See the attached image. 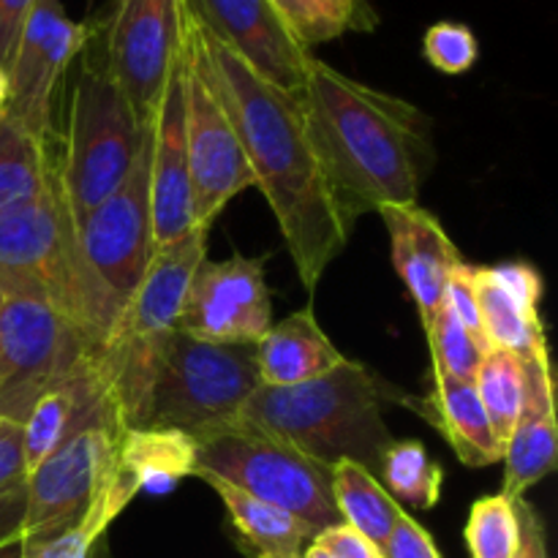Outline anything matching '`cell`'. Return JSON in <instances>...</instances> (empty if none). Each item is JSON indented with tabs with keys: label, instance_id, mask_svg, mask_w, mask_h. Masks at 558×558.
<instances>
[{
	"label": "cell",
	"instance_id": "obj_1",
	"mask_svg": "<svg viewBox=\"0 0 558 558\" xmlns=\"http://www.w3.org/2000/svg\"><path fill=\"white\" fill-rule=\"evenodd\" d=\"M183 52L232 123L294 270L314 292L332 259L347 248L352 223L343 218L311 145L300 96L262 80L202 22L191 0H183Z\"/></svg>",
	"mask_w": 558,
	"mask_h": 558
},
{
	"label": "cell",
	"instance_id": "obj_2",
	"mask_svg": "<svg viewBox=\"0 0 558 558\" xmlns=\"http://www.w3.org/2000/svg\"><path fill=\"white\" fill-rule=\"evenodd\" d=\"M311 145L343 218L414 205L434 163L430 123L414 104L311 58L300 90Z\"/></svg>",
	"mask_w": 558,
	"mask_h": 558
},
{
	"label": "cell",
	"instance_id": "obj_3",
	"mask_svg": "<svg viewBox=\"0 0 558 558\" xmlns=\"http://www.w3.org/2000/svg\"><path fill=\"white\" fill-rule=\"evenodd\" d=\"M0 289L5 298L47 303L93 349H101L118 322V311L82 256L58 158L38 194L0 210Z\"/></svg>",
	"mask_w": 558,
	"mask_h": 558
},
{
	"label": "cell",
	"instance_id": "obj_4",
	"mask_svg": "<svg viewBox=\"0 0 558 558\" xmlns=\"http://www.w3.org/2000/svg\"><path fill=\"white\" fill-rule=\"evenodd\" d=\"M390 398L401 396L368 365L347 360L305 385H262L238 423L276 436L330 469L338 461H354L379 474L381 452L392 441L385 423Z\"/></svg>",
	"mask_w": 558,
	"mask_h": 558
},
{
	"label": "cell",
	"instance_id": "obj_5",
	"mask_svg": "<svg viewBox=\"0 0 558 558\" xmlns=\"http://www.w3.org/2000/svg\"><path fill=\"white\" fill-rule=\"evenodd\" d=\"M207 234L210 232L196 229L178 243L156 248L112 332L101 349L93 352V368L123 428L147 425L158 360L178 327L191 278L207 256Z\"/></svg>",
	"mask_w": 558,
	"mask_h": 558
},
{
	"label": "cell",
	"instance_id": "obj_6",
	"mask_svg": "<svg viewBox=\"0 0 558 558\" xmlns=\"http://www.w3.org/2000/svg\"><path fill=\"white\" fill-rule=\"evenodd\" d=\"M142 131L145 125L136 120L104 58L87 54L71 90L58 158V178L76 223L123 183L140 150Z\"/></svg>",
	"mask_w": 558,
	"mask_h": 558
},
{
	"label": "cell",
	"instance_id": "obj_7",
	"mask_svg": "<svg viewBox=\"0 0 558 558\" xmlns=\"http://www.w3.org/2000/svg\"><path fill=\"white\" fill-rule=\"evenodd\" d=\"M259 387L256 347L196 341L174 330L158 360L147 425L178 428L202 441L238 423Z\"/></svg>",
	"mask_w": 558,
	"mask_h": 558
},
{
	"label": "cell",
	"instance_id": "obj_8",
	"mask_svg": "<svg viewBox=\"0 0 558 558\" xmlns=\"http://www.w3.org/2000/svg\"><path fill=\"white\" fill-rule=\"evenodd\" d=\"M196 472L216 474L254 499L300 518L314 534L341 523L330 466L248 425L232 423L196 441Z\"/></svg>",
	"mask_w": 558,
	"mask_h": 558
},
{
	"label": "cell",
	"instance_id": "obj_9",
	"mask_svg": "<svg viewBox=\"0 0 558 558\" xmlns=\"http://www.w3.org/2000/svg\"><path fill=\"white\" fill-rule=\"evenodd\" d=\"M82 256L112 308H125L145 276L156 243L150 213V120L123 183L76 223Z\"/></svg>",
	"mask_w": 558,
	"mask_h": 558
},
{
	"label": "cell",
	"instance_id": "obj_10",
	"mask_svg": "<svg viewBox=\"0 0 558 558\" xmlns=\"http://www.w3.org/2000/svg\"><path fill=\"white\" fill-rule=\"evenodd\" d=\"M96 349L71 322L33 298L0 305V420L22 425L38 398Z\"/></svg>",
	"mask_w": 558,
	"mask_h": 558
},
{
	"label": "cell",
	"instance_id": "obj_11",
	"mask_svg": "<svg viewBox=\"0 0 558 558\" xmlns=\"http://www.w3.org/2000/svg\"><path fill=\"white\" fill-rule=\"evenodd\" d=\"M183 41V0H114L104 65L142 125L156 112Z\"/></svg>",
	"mask_w": 558,
	"mask_h": 558
},
{
	"label": "cell",
	"instance_id": "obj_12",
	"mask_svg": "<svg viewBox=\"0 0 558 558\" xmlns=\"http://www.w3.org/2000/svg\"><path fill=\"white\" fill-rule=\"evenodd\" d=\"M90 41V27L65 14L60 0H36L16 38L9 74V120L52 145L54 93L65 71Z\"/></svg>",
	"mask_w": 558,
	"mask_h": 558
},
{
	"label": "cell",
	"instance_id": "obj_13",
	"mask_svg": "<svg viewBox=\"0 0 558 558\" xmlns=\"http://www.w3.org/2000/svg\"><path fill=\"white\" fill-rule=\"evenodd\" d=\"M272 325V300L262 256L202 259L183 298L174 330L196 341L256 347Z\"/></svg>",
	"mask_w": 558,
	"mask_h": 558
},
{
	"label": "cell",
	"instance_id": "obj_14",
	"mask_svg": "<svg viewBox=\"0 0 558 558\" xmlns=\"http://www.w3.org/2000/svg\"><path fill=\"white\" fill-rule=\"evenodd\" d=\"M180 65H183V140L191 194H194V221L196 227L210 232L223 207L254 185V174L221 104L191 69L183 41H180Z\"/></svg>",
	"mask_w": 558,
	"mask_h": 558
},
{
	"label": "cell",
	"instance_id": "obj_15",
	"mask_svg": "<svg viewBox=\"0 0 558 558\" xmlns=\"http://www.w3.org/2000/svg\"><path fill=\"white\" fill-rule=\"evenodd\" d=\"M118 436L104 428L80 430L27 472L20 537H52L85 521Z\"/></svg>",
	"mask_w": 558,
	"mask_h": 558
},
{
	"label": "cell",
	"instance_id": "obj_16",
	"mask_svg": "<svg viewBox=\"0 0 558 558\" xmlns=\"http://www.w3.org/2000/svg\"><path fill=\"white\" fill-rule=\"evenodd\" d=\"M207 27L278 90L300 96L308 60L270 0H191Z\"/></svg>",
	"mask_w": 558,
	"mask_h": 558
},
{
	"label": "cell",
	"instance_id": "obj_17",
	"mask_svg": "<svg viewBox=\"0 0 558 558\" xmlns=\"http://www.w3.org/2000/svg\"><path fill=\"white\" fill-rule=\"evenodd\" d=\"M150 213L156 248L196 232L194 194L183 140V65H174L150 114ZM207 232V229H205Z\"/></svg>",
	"mask_w": 558,
	"mask_h": 558
},
{
	"label": "cell",
	"instance_id": "obj_18",
	"mask_svg": "<svg viewBox=\"0 0 558 558\" xmlns=\"http://www.w3.org/2000/svg\"><path fill=\"white\" fill-rule=\"evenodd\" d=\"M523 409L505 447V488L501 494L521 499L558 466L556 376L548 341L523 354Z\"/></svg>",
	"mask_w": 558,
	"mask_h": 558
},
{
	"label": "cell",
	"instance_id": "obj_19",
	"mask_svg": "<svg viewBox=\"0 0 558 558\" xmlns=\"http://www.w3.org/2000/svg\"><path fill=\"white\" fill-rule=\"evenodd\" d=\"M376 213L390 232L392 265H396L401 281L407 283L425 325L445 300L450 272L466 259L458 254L456 243L445 232L439 218L423 210L417 202L414 205H385Z\"/></svg>",
	"mask_w": 558,
	"mask_h": 558
},
{
	"label": "cell",
	"instance_id": "obj_20",
	"mask_svg": "<svg viewBox=\"0 0 558 558\" xmlns=\"http://www.w3.org/2000/svg\"><path fill=\"white\" fill-rule=\"evenodd\" d=\"M472 287L488 347L523 357L545 341L539 316L543 276L532 265L507 262L496 267H472Z\"/></svg>",
	"mask_w": 558,
	"mask_h": 558
},
{
	"label": "cell",
	"instance_id": "obj_21",
	"mask_svg": "<svg viewBox=\"0 0 558 558\" xmlns=\"http://www.w3.org/2000/svg\"><path fill=\"white\" fill-rule=\"evenodd\" d=\"M398 401L434 425L463 466L485 469L505 458V445L490 428L474 381L434 374V390L428 396H401Z\"/></svg>",
	"mask_w": 558,
	"mask_h": 558
},
{
	"label": "cell",
	"instance_id": "obj_22",
	"mask_svg": "<svg viewBox=\"0 0 558 558\" xmlns=\"http://www.w3.org/2000/svg\"><path fill=\"white\" fill-rule=\"evenodd\" d=\"M343 363L347 357L325 336L311 305L270 325L256 343V371L265 387L305 385L332 374Z\"/></svg>",
	"mask_w": 558,
	"mask_h": 558
},
{
	"label": "cell",
	"instance_id": "obj_23",
	"mask_svg": "<svg viewBox=\"0 0 558 558\" xmlns=\"http://www.w3.org/2000/svg\"><path fill=\"white\" fill-rule=\"evenodd\" d=\"M202 483L210 485L218 499L227 507V515L238 532L240 545L248 550V556H289L300 558L308 548L311 539L316 537L300 518L267 505V501L254 499L240 488L218 480L216 474L194 472Z\"/></svg>",
	"mask_w": 558,
	"mask_h": 558
},
{
	"label": "cell",
	"instance_id": "obj_24",
	"mask_svg": "<svg viewBox=\"0 0 558 558\" xmlns=\"http://www.w3.org/2000/svg\"><path fill=\"white\" fill-rule=\"evenodd\" d=\"M332 501L343 526L357 532L371 545L381 548L390 537L392 526L403 515V507L387 494L381 480L374 472L354 461H338L330 469Z\"/></svg>",
	"mask_w": 558,
	"mask_h": 558
},
{
	"label": "cell",
	"instance_id": "obj_25",
	"mask_svg": "<svg viewBox=\"0 0 558 558\" xmlns=\"http://www.w3.org/2000/svg\"><path fill=\"white\" fill-rule=\"evenodd\" d=\"M379 480L398 505L414 510H434L441 499L445 472L420 441H390L381 452Z\"/></svg>",
	"mask_w": 558,
	"mask_h": 558
},
{
	"label": "cell",
	"instance_id": "obj_26",
	"mask_svg": "<svg viewBox=\"0 0 558 558\" xmlns=\"http://www.w3.org/2000/svg\"><path fill=\"white\" fill-rule=\"evenodd\" d=\"M54 156L14 120H0V210L44 189Z\"/></svg>",
	"mask_w": 558,
	"mask_h": 558
},
{
	"label": "cell",
	"instance_id": "obj_27",
	"mask_svg": "<svg viewBox=\"0 0 558 558\" xmlns=\"http://www.w3.org/2000/svg\"><path fill=\"white\" fill-rule=\"evenodd\" d=\"M474 387H477V396L490 420V428L499 436L501 445L507 447L523 409L521 354L488 347L477 368V376H474Z\"/></svg>",
	"mask_w": 558,
	"mask_h": 558
},
{
	"label": "cell",
	"instance_id": "obj_28",
	"mask_svg": "<svg viewBox=\"0 0 558 558\" xmlns=\"http://www.w3.org/2000/svg\"><path fill=\"white\" fill-rule=\"evenodd\" d=\"M270 3L305 49L332 41L352 27L374 25V14L363 0H270Z\"/></svg>",
	"mask_w": 558,
	"mask_h": 558
},
{
	"label": "cell",
	"instance_id": "obj_29",
	"mask_svg": "<svg viewBox=\"0 0 558 558\" xmlns=\"http://www.w3.org/2000/svg\"><path fill=\"white\" fill-rule=\"evenodd\" d=\"M466 548L472 558H515L521 548L518 501L505 494L483 496L472 505L466 521Z\"/></svg>",
	"mask_w": 558,
	"mask_h": 558
},
{
	"label": "cell",
	"instance_id": "obj_30",
	"mask_svg": "<svg viewBox=\"0 0 558 558\" xmlns=\"http://www.w3.org/2000/svg\"><path fill=\"white\" fill-rule=\"evenodd\" d=\"M423 327L425 336H428L434 374L452 376V379L461 381H474L488 347H485L483 341H477V338L458 322V316L447 308L445 300H441L439 311H436Z\"/></svg>",
	"mask_w": 558,
	"mask_h": 558
},
{
	"label": "cell",
	"instance_id": "obj_31",
	"mask_svg": "<svg viewBox=\"0 0 558 558\" xmlns=\"http://www.w3.org/2000/svg\"><path fill=\"white\" fill-rule=\"evenodd\" d=\"M423 54L441 74H466L480 58V44L472 27L461 22H436L425 31Z\"/></svg>",
	"mask_w": 558,
	"mask_h": 558
},
{
	"label": "cell",
	"instance_id": "obj_32",
	"mask_svg": "<svg viewBox=\"0 0 558 558\" xmlns=\"http://www.w3.org/2000/svg\"><path fill=\"white\" fill-rule=\"evenodd\" d=\"M20 558H107V537H90L80 526L65 529L52 537H20Z\"/></svg>",
	"mask_w": 558,
	"mask_h": 558
},
{
	"label": "cell",
	"instance_id": "obj_33",
	"mask_svg": "<svg viewBox=\"0 0 558 558\" xmlns=\"http://www.w3.org/2000/svg\"><path fill=\"white\" fill-rule=\"evenodd\" d=\"M300 558H381V554L368 539L338 523V526L316 534Z\"/></svg>",
	"mask_w": 558,
	"mask_h": 558
},
{
	"label": "cell",
	"instance_id": "obj_34",
	"mask_svg": "<svg viewBox=\"0 0 558 558\" xmlns=\"http://www.w3.org/2000/svg\"><path fill=\"white\" fill-rule=\"evenodd\" d=\"M379 554L381 558H441L434 537L409 512L398 518Z\"/></svg>",
	"mask_w": 558,
	"mask_h": 558
},
{
	"label": "cell",
	"instance_id": "obj_35",
	"mask_svg": "<svg viewBox=\"0 0 558 558\" xmlns=\"http://www.w3.org/2000/svg\"><path fill=\"white\" fill-rule=\"evenodd\" d=\"M27 480L25 452H22V425L0 420V496L20 488Z\"/></svg>",
	"mask_w": 558,
	"mask_h": 558
},
{
	"label": "cell",
	"instance_id": "obj_36",
	"mask_svg": "<svg viewBox=\"0 0 558 558\" xmlns=\"http://www.w3.org/2000/svg\"><path fill=\"white\" fill-rule=\"evenodd\" d=\"M36 0H0V69H9L16 38Z\"/></svg>",
	"mask_w": 558,
	"mask_h": 558
},
{
	"label": "cell",
	"instance_id": "obj_37",
	"mask_svg": "<svg viewBox=\"0 0 558 558\" xmlns=\"http://www.w3.org/2000/svg\"><path fill=\"white\" fill-rule=\"evenodd\" d=\"M515 501L518 515H521V548H518L515 558H548V537H545L543 518L523 496Z\"/></svg>",
	"mask_w": 558,
	"mask_h": 558
},
{
	"label": "cell",
	"instance_id": "obj_38",
	"mask_svg": "<svg viewBox=\"0 0 558 558\" xmlns=\"http://www.w3.org/2000/svg\"><path fill=\"white\" fill-rule=\"evenodd\" d=\"M25 518V485L0 496V545L22 534Z\"/></svg>",
	"mask_w": 558,
	"mask_h": 558
},
{
	"label": "cell",
	"instance_id": "obj_39",
	"mask_svg": "<svg viewBox=\"0 0 558 558\" xmlns=\"http://www.w3.org/2000/svg\"><path fill=\"white\" fill-rule=\"evenodd\" d=\"M9 118V74L0 69V120Z\"/></svg>",
	"mask_w": 558,
	"mask_h": 558
},
{
	"label": "cell",
	"instance_id": "obj_40",
	"mask_svg": "<svg viewBox=\"0 0 558 558\" xmlns=\"http://www.w3.org/2000/svg\"><path fill=\"white\" fill-rule=\"evenodd\" d=\"M22 556V539L14 537L9 543L0 545V558H20Z\"/></svg>",
	"mask_w": 558,
	"mask_h": 558
},
{
	"label": "cell",
	"instance_id": "obj_41",
	"mask_svg": "<svg viewBox=\"0 0 558 558\" xmlns=\"http://www.w3.org/2000/svg\"><path fill=\"white\" fill-rule=\"evenodd\" d=\"M251 558H289V556H251Z\"/></svg>",
	"mask_w": 558,
	"mask_h": 558
},
{
	"label": "cell",
	"instance_id": "obj_42",
	"mask_svg": "<svg viewBox=\"0 0 558 558\" xmlns=\"http://www.w3.org/2000/svg\"><path fill=\"white\" fill-rule=\"evenodd\" d=\"M3 300H5V294H3V289H0V305H3Z\"/></svg>",
	"mask_w": 558,
	"mask_h": 558
}]
</instances>
